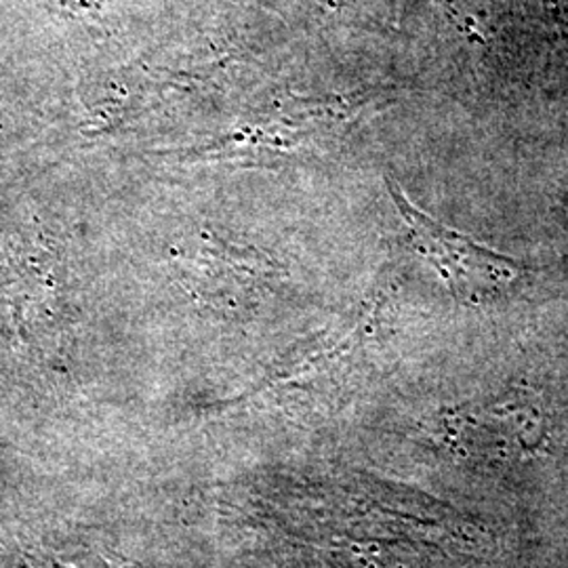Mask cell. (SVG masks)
I'll return each mask as SVG.
<instances>
[{
  "instance_id": "1",
  "label": "cell",
  "mask_w": 568,
  "mask_h": 568,
  "mask_svg": "<svg viewBox=\"0 0 568 568\" xmlns=\"http://www.w3.org/2000/svg\"><path fill=\"white\" fill-rule=\"evenodd\" d=\"M392 187V196L410 225L415 241L447 278L455 295H478L504 288L516 281L523 265L488 246L474 243L466 234L429 220L419 209L406 203L403 192Z\"/></svg>"
}]
</instances>
